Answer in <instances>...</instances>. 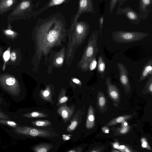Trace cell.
<instances>
[{
  "label": "cell",
  "mask_w": 152,
  "mask_h": 152,
  "mask_svg": "<svg viewBox=\"0 0 152 152\" xmlns=\"http://www.w3.org/2000/svg\"><path fill=\"white\" fill-rule=\"evenodd\" d=\"M2 99L0 98V104L1 102Z\"/></svg>",
  "instance_id": "cell-46"
},
{
  "label": "cell",
  "mask_w": 152,
  "mask_h": 152,
  "mask_svg": "<svg viewBox=\"0 0 152 152\" xmlns=\"http://www.w3.org/2000/svg\"><path fill=\"white\" fill-rule=\"evenodd\" d=\"M124 149V150L125 151L127 152L131 151H130L128 149V148L126 147H125Z\"/></svg>",
  "instance_id": "cell-42"
},
{
  "label": "cell",
  "mask_w": 152,
  "mask_h": 152,
  "mask_svg": "<svg viewBox=\"0 0 152 152\" xmlns=\"http://www.w3.org/2000/svg\"><path fill=\"white\" fill-rule=\"evenodd\" d=\"M90 28L89 25L85 21L72 25L66 47L65 59V63L68 65L71 64L76 50L84 42Z\"/></svg>",
  "instance_id": "cell-2"
},
{
  "label": "cell",
  "mask_w": 152,
  "mask_h": 152,
  "mask_svg": "<svg viewBox=\"0 0 152 152\" xmlns=\"http://www.w3.org/2000/svg\"><path fill=\"white\" fill-rule=\"evenodd\" d=\"M125 146L123 145H121L119 146V148L121 149H124Z\"/></svg>",
  "instance_id": "cell-43"
},
{
  "label": "cell",
  "mask_w": 152,
  "mask_h": 152,
  "mask_svg": "<svg viewBox=\"0 0 152 152\" xmlns=\"http://www.w3.org/2000/svg\"><path fill=\"white\" fill-rule=\"evenodd\" d=\"M67 35L65 26L58 20H49L37 28L34 37L37 68L38 69L43 57L47 62L49 54L53 48L63 46Z\"/></svg>",
  "instance_id": "cell-1"
},
{
  "label": "cell",
  "mask_w": 152,
  "mask_h": 152,
  "mask_svg": "<svg viewBox=\"0 0 152 152\" xmlns=\"http://www.w3.org/2000/svg\"><path fill=\"white\" fill-rule=\"evenodd\" d=\"M13 131L18 134L33 137H50L51 135L47 130L25 126H18L15 128Z\"/></svg>",
  "instance_id": "cell-5"
},
{
  "label": "cell",
  "mask_w": 152,
  "mask_h": 152,
  "mask_svg": "<svg viewBox=\"0 0 152 152\" xmlns=\"http://www.w3.org/2000/svg\"><path fill=\"white\" fill-rule=\"evenodd\" d=\"M152 75V60H149L142 69L140 77V81H141Z\"/></svg>",
  "instance_id": "cell-12"
},
{
  "label": "cell",
  "mask_w": 152,
  "mask_h": 152,
  "mask_svg": "<svg viewBox=\"0 0 152 152\" xmlns=\"http://www.w3.org/2000/svg\"><path fill=\"white\" fill-rule=\"evenodd\" d=\"M113 146L114 148L121 150L119 148V144L117 142L114 143Z\"/></svg>",
  "instance_id": "cell-40"
},
{
  "label": "cell",
  "mask_w": 152,
  "mask_h": 152,
  "mask_svg": "<svg viewBox=\"0 0 152 152\" xmlns=\"http://www.w3.org/2000/svg\"><path fill=\"white\" fill-rule=\"evenodd\" d=\"M0 119L8 120L10 117L7 115L3 113L0 109Z\"/></svg>",
  "instance_id": "cell-33"
},
{
  "label": "cell",
  "mask_w": 152,
  "mask_h": 152,
  "mask_svg": "<svg viewBox=\"0 0 152 152\" xmlns=\"http://www.w3.org/2000/svg\"><path fill=\"white\" fill-rule=\"evenodd\" d=\"M118 1V0H110L109 4V11L110 14L112 13Z\"/></svg>",
  "instance_id": "cell-26"
},
{
  "label": "cell",
  "mask_w": 152,
  "mask_h": 152,
  "mask_svg": "<svg viewBox=\"0 0 152 152\" xmlns=\"http://www.w3.org/2000/svg\"><path fill=\"white\" fill-rule=\"evenodd\" d=\"M15 82V79L13 77H10L7 79L5 81L6 84L9 86H12L14 85Z\"/></svg>",
  "instance_id": "cell-28"
},
{
  "label": "cell",
  "mask_w": 152,
  "mask_h": 152,
  "mask_svg": "<svg viewBox=\"0 0 152 152\" xmlns=\"http://www.w3.org/2000/svg\"><path fill=\"white\" fill-rule=\"evenodd\" d=\"M5 33L7 34L12 35L14 34V32L10 30H7L5 31Z\"/></svg>",
  "instance_id": "cell-39"
},
{
  "label": "cell",
  "mask_w": 152,
  "mask_h": 152,
  "mask_svg": "<svg viewBox=\"0 0 152 152\" xmlns=\"http://www.w3.org/2000/svg\"><path fill=\"white\" fill-rule=\"evenodd\" d=\"M30 2L28 1L23 0L20 2L11 13L12 15L21 14L30 6Z\"/></svg>",
  "instance_id": "cell-13"
},
{
  "label": "cell",
  "mask_w": 152,
  "mask_h": 152,
  "mask_svg": "<svg viewBox=\"0 0 152 152\" xmlns=\"http://www.w3.org/2000/svg\"><path fill=\"white\" fill-rule=\"evenodd\" d=\"M52 145L43 143L36 145L33 148V150L36 152H47L52 147Z\"/></svg>",
  "instance_id": "cell-18"
},
{
  "label": "cell",
  "mask_w": 152,
  "mask_h": 152,
  "mask_svg": "<svg viewBox=\"0 0 152 152\" xmlns=\"http://www.w3.org/2000/svg\"><path fill=\"white\" fill-rule=\"evenodd\" d=\"M104 21V17L103 16H101L99 18V32L100 37H102V30Z\"/></svg>",
  "instance_id": "cell-27"
},
{
  "label": "cell",
  "mask_w": 152,
  "mask_h": 152,
  "mask_svg": "<svg viewBox=\"0 0 152 152\" xmlns=\"http://www.w3.org/2000/svg\"><path fill=\"white\" fill-rule=\"evenodd\" d=\"M141 141L142 142V146L143 148H146L148 149H151L150 147L149 146L145 139L144 138H142Z\"/></svg>",
  "instance_id": "cell-32"
},
{
  "label": "cell",
  "mask_w": 152,
  "mask_h": 152,
  "mask_svg": "<svg viewBox=\"0 0 152 152\" xmlns=\"http://www.w3.org/2000/svg\"><path fill=\"white\" fill-rule=\"evenodd\" d=\"M149 35L148 33L141 31H117L112 34L113 40L119 43H128L142 40Z\"/></svg>",
  "instance_id": "cell-4"
},
{
  "label": "cell",
  "mask_w": 152,
  "mask_h": 152,
  "mask_svg": "<svg viewBox=\"0 0 152 152\" xmlns=\"http://www.w3.org/2000/svg\"><path fill=\"white\" fill-rule=\"evenodd\" d=\"M117 66L119 72V78L121 83L126 88L129 86V72L124 65L121 63H118Z\"/></svg>",
  "instance_id": "cell-9"
},
{
  "label": "cell",
  "mask_w": 152,
  "mask_h": 152,
  "mask_svg": "<svg viewBox=\"0 0 152 152\" xmlns=\"http://www.w3.org/2000/svg\"><path fill=\"white\" fill-rule=\"evenodd\" d=\"M152 0H139V9L141 19H146L151 11Z\"/></svg>",
  "instance_id": "cell-8"
},
{
  "label": "cell",
  "mask_w": 152,
  "mask_h": 152,
  "mask_svg": "<svg viewBox=\"0 0 152 152\" xmlns=\"http://www.w3.org/2000/svg\"><path fill=\"white\" fill-rule=\"evenodd\" d=\"M10 57L11 60L12 61H15L16 58V53L15 52H12L11 53Z\"/></svg>",
  "instance_id": "cell-37"
},
{
  "label": "cell",
  "mask_w": 152,
  "mask_h": 152,
  "mask_svg": "<svg viewBox=\"0 0 152 152\" xmlns=\"http://www.w3.org/2000/svg\"><path fill=\"white\" fill-rule=\"evenodd\" d=\"M40 95L43 99L51 102V94L50 86H47L45 89L42 90L40 92Z\"/></svg>",
  "instance_id": "cell-19"
},
{
  "label": "cell",
  "mask_w": 152,
  "mask_h": 152,
  "mask_svg": "<svg viewBox=\"0 0 152 152\" xmlns=\"http://www.w3.org/2000/svg\"><path fill=\"white\" fill-rule=\"evenodd\" d=\"M97 69L102 78H103L105 73V64L104 58L102 56L98 57Z\"/></svg>",
  "instance_id": "cell-16"
},
{
  "label": "cell",
  "mask_w": 152,
  "mask_h": 152,
  "mask_svg": "<svg viewBox=\"0 0 152 152\" xmlns=\"http://www.w3.org/2000/svg\"><path fill=\"white\" fill-rule=\"evenodd\" d=\"M57 113L62 118L63 120L66 122L69 120L74 112L73 107H69L66 104L61 106L57 110Z\"/></svg>",
  "instance_id": "cell-11"
},
{
  "label": "cell",
  "mask_w": 152,
  "mask_h": 152,
  "mask_svg": "<svg viewBox=\"0 0 152 152\" xmlns=\"http://www.w3.org/2000/svg\"><path fill=\"white\" fill-rule=\"evenodd\" d=\"M129 129V126L127 125L125 126L123 125V126L122 127L120 130L119 132L121 134H125L128 132Z\"/></svg>",
  "instance_id": "cell-30"
},
{
  "label": "cell",
  "mask_w": 152,
  "mask_h": 152,
  "mask_svg": "<svg viewBox=\"0 0 152 152\" xmlns=\"http://www.w3.org/2000/svg\"><path fill=\"white\" fill-rule=\"evenodd\" d=\"M124 125L125 126H127L128 125L127 123L126 122H124Z\"/></svg>",
  "instance_id": "cell-45"
},
{
  "label": "cell",
  "mask_w": 152,
  "mask_h": 152,
  "mask_svg": "<svg viewBox=\"0 0 152 152\" xmlns=\"http://www.w3.org/2000/svg\"><path fill=\"white\" fill-rule=\"evenodd\" d=\"M0 124L7 125L14 128L18 126L16 123L13 121L1 119H0Z\"/></svg>",
  "instance_id": "cell-23"
},
{
  "label": "cell",
  "mask_w": 152,
  "mask_h": 152,
  "mask_svg": "<svg viewBox=\"0 0 152 152\" xmlns=\"http://www.w3.org/2000/svg\"><path fill=\"white\" fill-rule=\"evenodd\" d=\"M105 133H108L109 132V130L107 129H105V130L103 131Z\"/></svg>",
  "instance_id": "cell-44"
},
{
  "label": "cell",
  "mask_w": 152,
  "mask_h": 152,
  "mask_svg": "<svg viewBox=\"0 0 152 152\" xmlns=\"http://www.w3.org/2000/svg\"><path fill=\"white\" fill-rule=\"evenodd\" d=\"M96 56H94L90 63L89 66V71H92L95 69L97 66V61Z\"/></svg>",
  "instance_id": "cell-24"
},
{
  "label": "cell",
  "mask_w": 152,
  "mask_h": 152,
  "mask_svg": "<svg viewBox=\"0 0 152 152\" xmlns=\"http://www.w3.org/2000/svg\"><path fill=\"white\" fill-rule=\"evenodd\" d=\"M23 116L24 117L28 118H34L47 117L49 115L40 112H33L24 114Z\"/></svg>",
  "instance_id": "cell-20"
},
{
  "label": "cell",
  "mask_w": 152,
  "mask_h": 152,
  "mask_svg": "<svg viewBox=\"0 0 152 152\" xmlns=\"http://www.w3.org/2000/svg\"><path fill=\"white\" fill-rule=\"evenodd\" d=\"M131 117L130 116L126 115L119 116L116 118L113 119L107 124L108 126H111L115 125L117 124L122 122L125 120L128 119Z\"/></svg>",
  "instance_id": "cell-21"
},
{
  "label": "cell",
  "mask_w": 152,
  "mask_h": 152,
  "mask_svg": "<svg viewBox=\"0 0 152 152\" xmlns=\"http://www.w3.org/2000/svg\"><path fill=\"white\" fill-rule=\"evenodd\" d=\"M65 0H52L50 6L58 5L63 2Z\"/></svg>",
  "instance_id": "cell-31"
},
{
  "label": "cell",
  "mask_w": 152,
  "mask_h": 152,
  "mask_svg": "<svg viewBox=\"0 0 152 152\" xmlns=\"http://www.w3.org/2000/svg\"><path fill=\"white\" fill-rule=\"evenodd\" d=\"M99 33V31L96 30L92 32L82 57L77 64L78 68L84 72L89 71L90 63L99 51L97 42Z\"/></svg>",
  "instance_id": "cell-3"
},
{
  "label": "cell",
  "mask_w": 152,
  "mask_h": 152,
  "mask_svg": "<svg viewBox=\"0 0 152 152\" xmlns=\"http://www.w3.org/2000/svg\"><path fill=\"white\" fill-rule=\"evenodd\" d=\"M32 124L34 125L38 126H45L52 124L48 120H37L33 121Z\"/></svg>",
  "instance_id": "cell-22"
},
{
  "label": "cell",
  "mask_w": 152,
  "mask_h": 152,
  "mask_svg": "<svg viewBox=\"0 0 152 152\" xmlns=\"http://www.w3.org/2000/svg\"><path fill=\"white\" fill-rule=\"evenodd\" d=\"M99 104L102 107L105 104V99L103 97H101L99 99Z\"/></svg>",
  "instance_id": "cell-34"
},
{
  "label": "cell",
  "mask_w": 152,
  "mask_h": 152,
  "mask_svg": "<svg viewBox=\"0 0 152 152\" xmlns=\"http://www.w3.org/2000/svg\"><path fill=\"white\" fill-rule=\"evenodd\" d=\"M116 15H124L132 24L138 25L141 22V18L140 13H137L131 7H118L116 12Z\"/></svg>",
  "instance_id": "cell-7"
},
{
  "label": "cell",
  "mask_w": 152,
  "mask_h": 152,
  "mask_svg": "<svg viewBox=\"0 0 152 152\" xmlns=\"http://www.w3.org/2000/svg\"><path fill=\"white\" fill-rule=\"evenodd\" d=\"M78 124V121L76 120H73L71 124L67 128V130L69 132L73 131L76 128Z\"/></svg>",
  "instance_id": "cell-25"
},
{
  "label": "cell",
  "mask_w": 152,
  "mask_h": 152,
  "mask_svg": "<svg viewBox=\"0 0 152 152\" xmlns=\"http://www.w3.org/2000/svg\"><path fill=\"white\" fill-rule=\"evenodd\" d=\"M89 12L95 14L92 0H80L79 2V9L78 13L76 18L83 12Z\"/></svg>",
  "instance_id": "cell-10"
},
{
  "label": "cell",
  "mask_w": 152,
  "mask_h": 152,
  "mask_svg": "<svg viewBox=\"0 0 152 152\" xmlns=\"http://www.w3.org/2000/svg\"><path fill=\"white\" fill-rule=\"evenodd\" d=\"M10 57V53L9 52L7 51H6L4 53L3 55V57L4 60L6 61H7L9 59Z\"/></svg>",
  "instance_id": "cell-35"
},
{
  "label": "cell",
  "mask_w": 152,
  "mask_h": 152,
  "mask_svg": "<svg viewBox=\"0 0 152 152\" xmlns=\"http://www.w3.org/2000/svg\"><path fill=\"white\" fill-rule=\"evenodd\" d=\"M17 0H0V13H4L10 10Z\"/></svg>",
  "instance_id": "cell-15"
},
{
  "label": "cell",
  "mask_w": 152,
  "mask_h": 152,
  "mask_svg": "<svg viewBox=\"0 0 152 152\" xmlns=\"http://www.w3.org/2000/svg\"><path fill=\"white\" fill-rule=\"evenodd\" d=\"M66 47L63 46L61 49L55 53H53L52 56L50 55L48 58L49 64L48 67V72L51 73L53 68L61 67L65 61Z\"/></svg>",
  "instance_id": "cell-6"
},
{
  "label": "cell",
  "mask_w": 152,
  "mask_h": 152,
  "mask_svg": "<svg viewBox=\"0 0 152 152\" xmlns=\"http://www.w3.org/2000/svg\"><path fill=\"white\" fill-rule=\"evenodd\" d=\"M65 94L63 95V96H61V95H60V96L59 97L58 101V105L64 103L67 101L68 98L67 97L65 96L64 95Z\"/></svg>",
  "instance_id": "cell-29"
},
{
  "label": "cell",
  "mask_w": 152,
  "mask_h": 152,
  "mask_svg": "<svg viewBox=\"0 0 152 152\" xmlns=\"http://www.w3.org/2000/svg\"><path fill=\"white\" fill-rule=\"evenodd\" d=\"M95 117L92 107L90 106L89 108L86 126L88 129L92 128L94 125Z\"/></svg>",
  "instance_id": "cell-17"
},
{
  "label": "cell",
  "mask_w": 152,
  "mask_h": 152,
  "mask_svg": "<svg viewBox=\"0 0 152 152\" xmlns=\"http://www.w3.org/2000/svg\"><path fill=\"white\" fill-rule=\"evenodd\" d=\"M126 1V0H118V7H120L125 3Z\"/></svg>",
  "instance_id": "cell-38"
},
{
  "label": "cell",
  "mask_w": 152,
  "mask_h": 152,
  "mask_svg": "<svg viewBox=\"0 0 152 152\" xmlns=\"http://www.w3.org/2000/svg\"><path fill=\"white\" fill-rule=\"evenodd\" d=\"M72 81L75 84L81 85L82 83L80 80L75 78H73L72 79Z\"/></svg>",
  "instance_id": "cell-36"
},
{
  "label": "cell",
  "mask_w": 152,
  "mask_h": 152,
  "mask_svg": "<svg viewBox=\"0 0 152 152\" xmlns=\"http://www.w3.org/2000/svg\"><path fill=\"white\" fill-rule=\"evenodd\" d=\"M106 83L110 96L114 99H117L119 96L116 87L111 83L110 77H107L106 80Z\"/></svg>",
  "instance_id": "cell-14"
},
{
  "label": "cell",
  "mask_w": 152,
  "mask_h": 152,
  "mask_svg": "<svg viewBox=\"0 0 152 152\" xmlns=\"http://www.w3.org/2000/svg\"><path fill=\"white\" fill-rule=\"evenodd\" d=\"M63 139H64V140H68L69 139H70L69 137L68 136H67V135H63Z\"/></svg>",
  "instance_id": "cell-41"
}]
</instances>
